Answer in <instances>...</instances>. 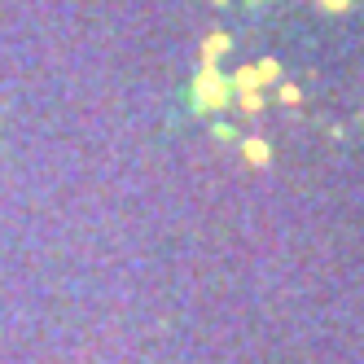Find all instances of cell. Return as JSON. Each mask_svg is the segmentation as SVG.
<instances>
[{
    "mask_svg": "<svg viewBox=\"0 0 364 364\" xmlns=\"http://www.w3.org/2000/svg\"><path fill=\"white\" fill-rule=\"evenodd\" d=\"M198 97H206V101H224V88H220V80L211 70L202 75V84H198Z\"/></svg>",
    "mask_w": 364,
    "mask_h": 364,
    "instance_id": "1",
    "label": "cell"
},
{
    "mask_svg": "<svg viewBox=\"0 0 364 364\" xmlns=\"http://www.w3.org/2000/svg\"><path fill=\"white\" fill-rule=\"evenodd\" d=\"M246 154H250V163H264V159H268V154H264V145H259V141H250V145H246Z\"/></svg>",
    "mask_w": 364,
    "mask_h": 364,
    "instance_id": "2",
    "label": "cell"
},
{
    "mask_svg": "<svg viewBox=\"0 0 364 364\" xmlns=\"http://www.w3.org/2000/svg\"><path fill=\"white\" fill-rule=\"evenodd\" d=\"M325 5H329V9H343V5H347V0H325Z\"/></svg>",
    "mask_w": 364,
    "mask_h": 364,
    "instance_id": "3",
    "label": "cell"
}]
</instances>
